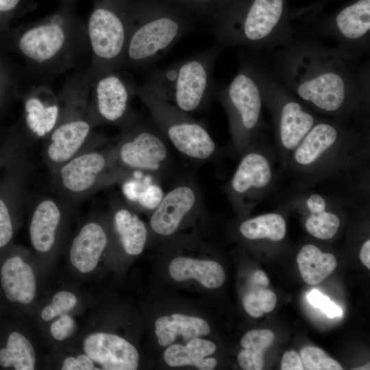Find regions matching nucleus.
Returning a JSON list of instances; mask_svg holds the SVG:
<instances>
[{"instance_id": "nucleus-11", "label": "nucleus", "mask_w": 370, "mask_h": 370, "mask_svg": "<svg viewBox=\"0 0 370 370\" xmlns=\"http://www.w3.org/2000/svg\"><path fill=\"white\" fill-rule=\"evenodd\" d=\"M137 96L148 110L153 123L180 153L197 161L208 160L215 156L217 145L201 122L143 85L138 86Z\"/></svg>"}, {"instance_id": "nucleus-12", "label": "nucleus", "mask_w": 370, "mask_h": 370, "mask_svg": "<svg viewBox=\"0 0 370 370\" xmlns=\"http://www.w3.org/2000/svg\"><path fill=\"white\" fill-rule=\"evenodd\" d=\"M112 148L119 164L132 173L140 171L162 179L171 169L167 140L153 121L151 124L139 116L121 130Z\"/></svg>"}, {"instance_id": "nucleus-39", "label": "nucleus", "mask_w": 370, "mask_h": 370, "mask_svg": "<svg viewBox=\"0 0 370 370\" xmlns=\"http://www.w3.org/2000/svg\"><path fill=\"white\" fill-rule=\"evenodd\" d=\"M264 352L243 348L238 354V362L244 370H261L264 367Z\"/></svg>"}, {"instance_id": "nucleus-19", "label": "nucleus", "mask_w": 370, "mask_h": 370, "mask_svg": "<svg viewBox=\"0 0 370 370\" xmlns=\"http://www.w3.org/2000/svg\"><path fill=\"white\" fill-rule=\"evenodd\" d=\"M29 224V238L34 249L50 251L57 242L58 232L70 204L58 197L43 196L35 202Z\"/></svg>"}, {"instance_id": "nucleus-3", "label": "nucleus", "mask_w": 370, "mask_h": 370, "mask_svg": "<svg viewBox=\"0 0 370 370\" xmlns=\"http://www.w3.org/2000/svg\"><path fill=\"white\" fill-rule=\"evenodd\" d=\"M90 88L88 64H81L58 92L60 116L43 140L42 156L50 173L83 150L109 142L107 137L95 132L89 119Z\"/></svg>"}, {"instance_id": "nucleus-15", "label": "nucleus", "mask_w": 370, "mask_h": 370, "mask_svg": "<svg viewBox=\"0 0 370 370\" xmlns=\"http://www.w3.org/2000/svg\"><path fill=\"white\" fill-rule=\"evenodd\" d=\"M204 203L196 180L193 177L180 180L154 208L149 219L150 230L157 236L171 237L189 219L202 211Z\"/></svg>"}, {"instance_id": "nucleus-27", "label": "nucleus", "mask_w": 370, "mask_h": 370, "mask_svg": "<svg viewBox=\"0 0 370 370\" xmlns=\"http://www.w3.org/2000/svg\"><path fill=\"white\" fill-rule=\"evenodd\" d=\"M297 262L301 275L308 284L321 283L336 269L337 262L330 253H323L313 245H304L299 251Z\"/></svg>"}, {"instance_id": "nucleus-36", "label": "nucleus", "mask_w": 370, "mask_h": 370, "mask_svg": "<svg viewBox=\"0 0 370 370\" xmlns=\"http://www.w3.org/2000/svg\"><path fill=\"white\" fill-rule=\"evenodd\" d=\"M31 0H0V40L12 27V21L23 14Z\"/></svg>"}, {"instance_id": "nucleus-23", "label": "nucleus", "mask_w": 370, "mask_h": 370, "mask_svg": "<svg viewBox=\"0 0 370 370\" xmlns=\"http://www.w3.org/2000/svg\"><path fill=\"white\" fill-rule=\"evenodd\" d=\"M154 326L157 341L162 347L174 343L178 337L186 343L210 332V327L206 320L182 313L161 316L156 320Z\"/></svg>"}, {"instance_id": "nucleus-6", "label": "nucleus", "mask_w": 370, "mask_h": 370, "mask_svg": "<svg viewBox=\"0 0 370 370\" xmlns=\"http://www.w3.org/2000/svg\"><path fill=\"white\" fill-rule=\"evenodd\" d=\"M103 146L83 150L51 173L58 197L71 205L101 189L132 180L134 173L119 164L112 145Z\"/></svg>"}, {"instance_id": "nucleus-38", "label": "nucleus", "mask_w": 370, "mask_h": 370, "mask_svg": "<svg viewBox=\"0 0 370 370\" xmlns=\"http://www.w3.org/2000/svg\"><path fill=\"white\" fill-rule=\"evenodd\" d=\"M75 330L74 319L67 314L60 316L50 326L51 336L58 341L70 337Z\"/></svg>"}, {"instance_id": "nucleus-37", "label": "nucleus", "mask_w": 370, "mask_h": 370, "mask_svg": "<svg viewBox=\"0 0 370 370\" xmlns=\"http://www.w3.org/2000/svg\"><path fill=\"white\" fill-rule=\"evenodd\" d=\"M274 339V334L270 330H252L242 337L241 345L243 348L265 352L272 345Z\"/></svg>"}, {"instance_id": "nucleus-43", "label": "nucleus", "mask_w": 370, "mask_h": 370, "mask_svg": "<svg viewBox=\"0 0 370 370\" xmlns=\"http://www.w3.org/2000/svg\"><path fill=\"white\" fill-rule=\"evenodd\" d=\"M321 309L329 318L331 319L340 317L343 314L342 309L330 300L328 301Z\"/></svg>"}, {"instance_id": "nucleus-41", "label": "nucleus", "mask_w": 370, "mask_h": 370, "mask_svg": "<svg viewBox=\"0 0 370 370\" xmlns=\"http://www.w3.org/2000/svg\"><path fill=\"white\" fill-rule=\"evenodd\" d=\"M282 370H303L301 358L294 350L286 352L281 362Z\"/></svg>"}, {"instance_id": "nucleus-34", "label": "nucleus", "mask_w": 370, "mask_h": 370, "mask_svg": "<svg viewBox=\"0 0 370 370\" xmlns=\"http://www.w3.org/2000/svg\"><path fill=\"white\" fill-rule=\"evenodd\" d=\"M24 188L15 193L12 198L0 196V248L5 246L13 235V222L10 212L12 202L22 201Z\"/></svg>"}, {"instance_id": "nucleus-16", "label": "nucleus", "mask_w": 370, "mask_h": 370, "mask_svg": "<svg viewBox=\"0 0 370 370\" xmlns=\"http://www.w3.org/2000/svg\"><path fill=\"white\" fill-rule=\"evenodd\" d=\"M23 123L30 140H44L57 125L61 102L49 83H38L22 94Z\"/></svg>"}, {"instance_id": "nucleus-40", "label": "nucleus", "mask_w": 370, "mask_h": 370, "mask_svg": "<svg viewBox=\"0 0 370 370\" xmlns=\"http://www.w3.org/2000/svg\"><path fill=\"white\" fill-rule=\"evenodd\" d=\"M95 362L86 354H80L76 358L69 356L62 364V370H92L99 369L95 366Z\"/></svg>"}, {"instance_id": "nucleus-18", "label": "nucleus", "mask_w": 370, "mask_h": 370, "mask_svg": "<svg viewBox=\"0 0 370 370\" xmlns=\"http://www.w3.org/2000/svg\"><path fill=\"white\" fill-rule=\"evenodd\" d=\"M271 178L268 159L258 151H250L242 157L225 191L232 203L243 206L251 195L267 186Z\"/></svg>"}, {"instance_id": "nucleus-47", "label": "nucleus", "mask_w": 370, "mask_h": 370, "mask_svg": "<svg viewBox=\"0 0 370 370\" xmlns=\"http://www.w3.org/2000/svg\"><path fill=\"white\" fill-rule=\"evenodd\" d=\"M195 1L197 2H206V1H208V0H195Z\"/></svg>"}, {"instance_id": "nucleus-44", "label": "nucleus", "mask_w": 370, "mask_h": 370, "mask_svg": "<svg viewBox=\"0 0 370 370\" xmlns=\"http://www.w3.org/2000/svg\"><path fill=\"white\" fill-rule=\"evenodd\" d=\"M251 285L260 287H266L269 284V278L262 270H257L251 275Z\"/></svg>"}, {"instance_id": "nucleus-31", "label": "nucleus", "mask_w": 370, "mask_h": 370, "mask_svg": "<svg viewBox=\"0 0 370 370\" xmlns=\"http://www.w3.org/2000/svg\"><path fill=\"white\" fill-rule=\"evenodd\" d=\"M23 69L0 47V107L19 92Z\"/></svg>"}, {"instance_id": "nucleus-21", "label": "nucleus", "mask_w": 370, "mask_h": 370, "mask_svg": "<svg viewBox=\"0 0 370 370\" xmlns=\"http://www.w3.org/2000/svg\"><path fill=\"white\" fill-rule=\"evenodd\" d=\"M108 242V234L102 223L97 221L86 223L73 241L69 256L71 262L82 273L93 271Z\"/></svg>"}, {"instance_id": "nucleus-8", "label": "nucleus", "mask_w": 370, "mask_h": 370, "mask_svg": "<svg viewBox=\"0 0 370 370\" xmlns=\"http://www.w3.org/2000/svg\"><path fill=\"white\" fill-rule=\"evenodd\" d=\"M123 0H95L86 22L91 79L122 69L130 13Z\"/></svg>"}, {"instance_id": "nucleus-28", "label": "nucleus", "mask_w": 370, "mask_h": 370, "mask_svg": "<svg viewBox=\"0 0 370 370\" xmlns=\"http://www.w3.org/2000/svg\"><path fill=\"white\" fill-rule=\"evenodd\" d=\"M310 212L305 222L307 232L315 238L328 240L332 238L340 227L338 217L326 210L327 202L319 194H312L306 199Z\"/></svg>"}, {"instance_id": "nucleus-2", "label": "nucleus", "mask_w": 370, "mask_h": 370, "mask_svg": "<svg viewBox=\"0 0 370 370\" xmlns=\"http://www.w3.org/2000/svg\"><path fill=\"white\" fill-rule=\"evenodd\" d=\"M75 1L60 6L38 21L12 27L0 47L19 57L25 75L49 83L81 65L89 52L86 23L74 10Z\"/></svg>"}, {"instance_id": "nucleus-32", "label": "nucleus", "mask_w": 370, "mask_h": 370, "mask_svg": "<svg viewBox=\"0 0 370 370\" xmlns=\"http://www.w3.org/2000/svg\"><path fill=\"white\" fill-rule=\"evenodd\" d=\"M277 297L271 290L253 286L243 296V305L252 317L259 318L271 312L275 307Z\"/></svg>"}, {"instance_id": "nucleus-1", "label": "nucleus", "mask_w": 370, "mask_h": 370, "mask_svg": "<svg viewBox=\"0 0 370 370\" xmlns=\"http://www.w3.org/2000/svg\"><path fill=\"white\" fill-rule=\"evenodd\" d=\"M275 76L314 110L343 122L367 109L370 64L318 38L299 37L270 52Z\"/></svg>"}, {"instance_id": "nucleus-13", "label": "nucleus", "mask_w": 370, "mask_h": 370, "mask_svg": "<svg viewBox=\"0 0 370 370\" xmlns=\"http://www.w3.org/2000/svg\"><path fill=\"white\" fill-rule=\"evenodd\" d=\"M120 70L91 79L88 116L95 128L113 125L122 130L138 116L132 106L138 85Z\"/></svg>"}, {"instance_id": "nucleus-48", "label": "nucleus", "mask_w": 370, "mask_h": 370, "mask_svg": "<svg viewBox=\"0 0 370 370\" xmlns=\"http://www.w3.org/2000/svg\"><path fill=\"white\" fill-rule=\"evenodd\" d=\"M60 2H64V1H75V0H60Z\"/></svg>"}, {"instance_id": "nucleus-17", "label": "nucleus", "mask_w": 370, "mask_h": 370, "mask_svg": "<svg viewBox=\"0 0 370 370\" xmlns=\"http://www.w3.org/2000/svg\"><path fill=\"white\" fill-rule=\"evenodd\" d=\"M84 353L102 369L135 370L139 365L137 349L125 338L107 332L88 335L83 342Z\"/></svg>"}, {"instance_id": "nucleus-35", "label": "nucleus", "mask_w": 370, "mask_h": 370, "mask_svg": "<svg viewBox=\"0 0 370 370\" xmlns=\"http://www.w3.org/2000/svg\"><path fill=\"white\" fill-rule=\"evenodd\" d=\"M77 302L76 296L71 292L61 291L56 293L51 304L45 306L41 312L44 321H50L69 312Z\"/></svg>"}, {"instance_id": "nucleus-42", "label": "nucleus", "mask_w": 370, "mask_h": 370, "mask_svg": "<svg viewBox=\"0 0 370 370\" xmlns=\"http://www.w3.org/2000/svg\"><path fill=\"white\" fill-rule=\"evenodd\" d=\"M307 299L310 304L320 309L330 300L328 296L316 289L310 291L307 294Z\"/></svg>"}, {"instance_id": "nucleus-25", "label": "nucleus", "mask_w": 370, "mask_h": 370, "mask_svg": "<svg viewBox=\"0 0 370 370\" xmlns=\"http://www.w3.org/2000/svg\"><path fill=\"white\" fill-rule=\"evenodd\" d=\"M168 270L171 278L175 281L193 279L210 289L220 287L225 279L221 265L211 260L177 256L171 260Z\"/></svg>"}, {"instance_id": "nucleus-46", "label": "nucleus", "mask_w": 370, "mask_h": 370, "mask_svg": "<svg viewBox=\"0 0 370 370\" xmlns=\"http://www.w3.org/2000/svg\"><path fill=\"white\" fill-rule=\"evenodd\" d=\"M369 369V363H368L367 365L363 366V367H361V368H356V369Z\"/></svg>"}, {"instance_id": "nucleus-33", "label": "nucleus", "mask_w": 370, "mask_h": 370, "mask_svg": "<svg viewBox=\"0 0 370 370\" xmlns=\"http://www.w3.org/2000/svg\"><path fill=\"white\" fill-rule=\"evenodd\" d=\"M301 360L304 369L307 370H342L341 365L330 358L322 349L306 346L301 352Z\"/></svg>"}, {"instance_id": "nucleus-14", "label": "nucleus", "mask_w": 370, "mask_h": 370, "mask_svg": "<svg viewBox=\"0 0 370 370\" xmlns=\"http://www.w3.org/2000/svg\"><path fill=\"white\" fill-rule=\"evenodd\" d=\"M302 37L331 38L337 47L358 58L370 51V0H357L333 17L296 31Z\"/></svg>"}, {"instance_id": "nucleus-22", "label": "nucleus", "mask_w": 370, "mask_h": 370, "mask_svg": "<svg viewBox=\"0 0 370 370\" xmlns=\"http://www.w3.org/2000/svg\"><path fill=\"white\" fill-rule=\"evenodd\" d=\"M347 132L336 121L319 119L293 151L295 162L301 166L314 164Z\"/></svg>"}, {"instance_id": "nucleus-29", "label": "nucleus", "mask_w": 370, "mask_h": 370, "mask_svg": "<svg viewBox=\"0 0 370 370\" xmlns=\"http://www.w3.org/2000/svg\"><path fill=\"white\" fill-rule=\"evenodd\" d=\"M239 232L248 240L267 238L280 241L286 235V222L279 214H264L243 221L239 225Z\"/></svg>"}, {"instance_id": "nucleus-5", "label": "nucleus", "mask_w": 370, "mask_h": 370, "mask_svg": "<svg viewBox=\"0 0 370 370\" xmlns=\"http://www.w3.org/2000/svg\"><path fill=\"white\" fill-rule=\"evenodd\" d=\"M221 49L215 43L168 66L153 70L143 86L186 114L199 112L217 90L213 71Z\"/></svg>"}, {"instance_id": "nucleus-30", "label": "nucleus", "mask_w": 370, "mask_h": 370, "mask_svg": "<svg viewBox=\"0 0 370 370\" xmlns=\"http://www.w3.org/2000/svg\"><path fill=\"white\" fill-rule=\"evenodd\" d=\"M35 364L36 354L30 341L21 333H11L6 347L0 350V365L13 367L16 370H33Z\"/></svg>"}, {"instance_id": "nucleus-20", "label": "nucleus", "mask_w": 370, "mask_h": 370, "mask_svg": "<svg viewBox=\"0 0 370 370\" xmlns=\"http://www.w3.org/2000/svg\"><path fill=\"white\" fill-rule=\"evenodd\" d=\"M111 203L112 227L121 248L130 256L140 254L148 238L145 223L125 201L116 199Z\"/></svg>"}, {"instance_id": "nucleus-26", "label": "nucleus", "mask_w": 370, "mask_h": 370, "mask_svg": "<svg viewBox=\"0 0 370 370\" xmlns=\"http://www.w3.org/2000/svg\"><path fill=\"white\" fill-rule=\"evenodd\" d=\"M217 349L215 344L208 339L197 337L189 340L185 345L173 343L166 347L163 357L170 367H195L200 370H212L217 361L212 357Z\"/></svg>"}, {"instance_id": "nucleus-4", "label": "nucleus", "mask_w": 370, "mask_h": 370, "mask_svg": "<svg viewBox=\"0 0 370 370\" xmlns=\"http://www.w3.org/2000/svg\"><path fill=\"white\" fill-rule=\"evenodd\" d=\"M212 30L221 48L239 47L260 53L272 52L297 38L284 0H251L243 10L217 18Z\"/></svg>"}, {"instance_id": "nucleus-7", "label": "nucleus", "mask_w": 370, "mask_h": 370, "mask_svg": "<svg viewBox=\"0 0 370 370\" xmlns=\"http://www.w3.org/2000/svg\"><path fill=\"white\" fill-rule=\"evenodd\" d=\"M238 56L236 75L214 94L227 113L233 142L242 151L261 125L263 101L249 51L241 48Z\"/></svg>"}, {"instance_id": "nucleus-24", "label": "nucleus", "mask_w": 370, "mask_h": 370, "mask_svg": "<svg viewBox=\"0 0 370 370\" xmlns=\"http://www.w3.org/2000/svg\"><path fill=\"white\" fill-rule=\"evenodd\" d=\"M1 282L7 298L27 304L36 295V282L32 267L19 256L8 258L2 266Z\"/></svg>"}, {"instance_id": "nucleus-10", "label": "nucleus", "mask_w": 370, "mask_h": 370, "mask_svg": "<svg viewBox=\"0 0 370 370\" xmlns=\"http://www.w3.org/2000/svg\"><path fill=\"white\" fill-rule=\"evenodd\" d=\"M130 13L129 30L122 69L151 65L192 29L184 20L169 12Z\"/></svg>"}, {"instance_id": "nucleus-45", "label": "nucleus", "mask_w": 370, "mask_h": 370, "mask_svg": "<svg viewBox=\"0 0 370 370\" xmlns=\"http://www.w3.org/2000/svg\"><path fill=\"white\" fill-rule=\"evenodd\" d=\"M360 259L362 263L370 269V241L367 240L362 245L360 252Z\"/></svg>"}, {"instance_id": "nucleus-9", "label": "nucleus", "mask_w": 370, "mask_h": 370, "mask_svg": "<svg viewBox=\"0 0 370 370\" xmlns=\"http://www.w3.org/2000/svg\"><path fill=\"white\" fill-rule=\"evenodd\" d=\"M252 63L263 103L271 111L280 145L294 151L319 119L275 76L263 57L254 56Z\"/></svg>"}]
</instances>
